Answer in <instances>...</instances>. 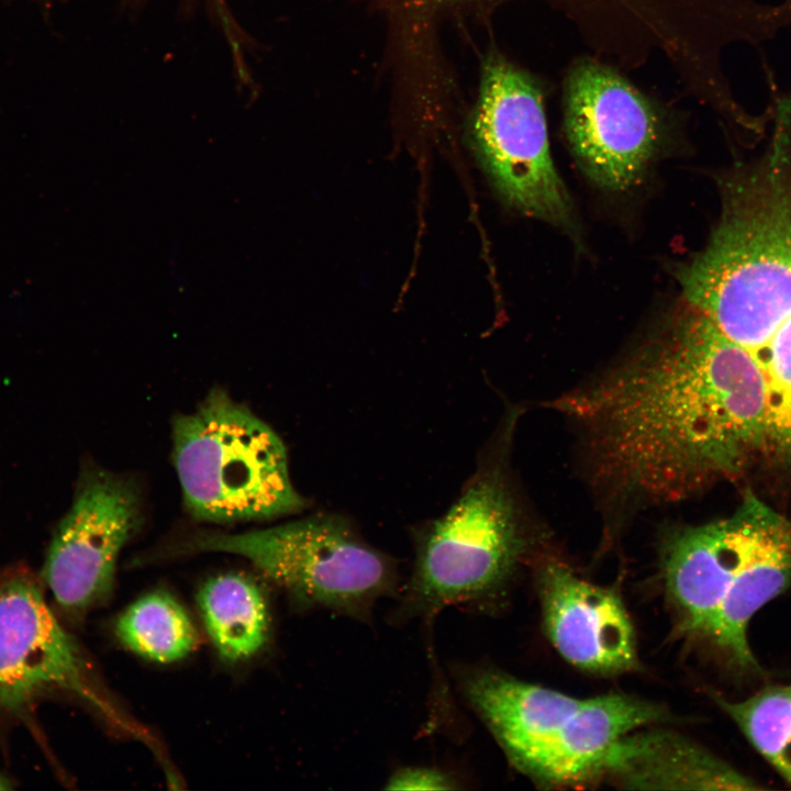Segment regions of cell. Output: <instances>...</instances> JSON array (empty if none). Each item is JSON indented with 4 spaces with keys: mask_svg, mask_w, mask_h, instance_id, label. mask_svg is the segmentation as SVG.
Wrapping results in <instances>:
<instances>
[{
    "mask_svg": "<svg viewBox=\"0 0 791 791\" xmlns=\"http://www.w3.org/2000/svg\"><path fill=\"white\" fill-rule=\"evenodd\" d=\"M553 408L577 424L594 483L620 504L679 501L767 448L760 369L683 299L622 360Z\"/></svg>",
    "mask_w": 791,
    "mask_h": 791,
    "instance_id": "cell-1",
    "label": "cell"
},
{
    "mask_svg": "<svg viewBox=\"0 0 791 791\" xmlns=\"http://www.w3.org/2000/svg\"><path fill=\"white\" fill-rule=\"evenodd\" d=\"M706 246L676 270L682 299L740 346L791 314V99L777 104L765 156L727 176Z\"/></svg>",
    "mask_w": 791,
    "mask_h": 791,
    "instance_id": "cell-2",
    "label": "cell"
},
{
    "mask_svg": "<svg viewBox=\"0 0 791 791\" xmlns=\"http://www.w3.org/2000/svg\"><path fill=\"white\" fill-rule=\"evenodd\" d=\"M662 570L681 627L739 679L765 680L749 625L791 587V522L748 492L729 516L669 536Z\"/></svg>",
    "mask_w": 791,
    "mask_h": 791,
    "instance_id": "cell-3",
    "label": "cell"
},
{
    "mask_svg": "<svg viewBox=\"0 0 791 791\" xmlns=\"http://www.w3.org/2000/svg\"><path fill=\"white\" fill-rule=\"evenodd\" d=\"M172 442L185 504L198 520H266L305 505L291 482L281 438L221 389L176 417Z\"/></svg>",
    "mask_w": 791,
    "mask_h": 791,
    "instance_id": "cell-4",
    "label": "cell"
},
{
    "mask_svg": "<svg viewBox=\"0 0 791 791\" xmlns=\"http://www.w3.org/2000/svg\"><path fill=\"white\" fill-rule=\"evenodd\" d=\"M188 546L242 556L301 605L357 619L396 590L393 562L335 514L236 534L202 532Z\"/></svg>",
    "mask_w": 791,
    "mask_h": 791,
    "instance_id": "cell-5",
    "label": "cell"
},
{
    "mask_svg": "<svg viewBox=\"0 0 791 791\" xmlns=\"http://www.w3.org/2000/svg\"><path fill=\"white\" fill-rule=\"evenodd\" d=\"M523 536L501 466L484 461L449 510L417 536L402 614L430 616L487 598L516 565Z\"/></svg>",
    "mask_w": 791,
    "mask_h": 791,
    "instance_id": "cell-6",
    "label": "cell"
},
{
    "mask_svg": "<svg viewBox=\"0 0 791 791\" xmlns=\"http://www.w3.org/2000/svg\"><path fill=\"white\" fill-rule=\"evenodd\" d=\"M470 135L478 160L510 205L570 225V200L550 155L544 93L531 74L501 55L488 57Z\"/></svg>",
    "mask_w": 791,
    "mask_h": 791,
    "instance_id": "cell-7",
    "label": "cell"
},
{
    "mask_svg": "<svg viewBox=\"0 0 791 791\" xmlns=\"http://www.w3.org/2000/svg\"><path fill=\"white\" fill-rule=\"evenodd\" d=\"M52 694L70 695L120 729L143 736L109 700L35 576L11 568L0 573V716H18Z\"/></svg>",
    "mask_w": 791,
    "mask_h": 791,
    "instance_id": "cell-8",
    "label": "cell"
},
{
    "mask_svg": "<svg viewBox=\"0 0 791 791\" xmlns=\"http://www.w3.org/2000/svg\"><path fill=\"white\" fill-rule=\"evenodd\" d=\"M564 131L589 178L609 191L636 185L664 137L660 109L614 66L582 57L562 89Z\"/></svg>",
    "mask_w": 791,
    "mask_h": 791,
    "instance_id": "cell-9",
    "label": "cell"
},
{
    "mask_svg": "<svg viewBox=\"0 0 791 791\" xmlns=\"http://www.w3.org/2000/svg\"><path fill=\"white\" fill-rule=\"evenodd\" d=\"M138 523V493L130 481L96 468L81 475L42 569L62 611L78 619L109 597L119 555Z\"/></svg>",
    "mask_w": 791,
    "mask_h": 791,
    "instance_id": "cell-10",
    "label": "cell"
},
{
    "mask_svg": "<svg viewBox=\"0 0 791 791\" xmlns=\"http://www.w3.org/2000/svg\"><path fill=\"white\" fill-rule=\"evenodd\" d=\"M537 579L546 634L566 660L601 673L636 667L633 624L614 591L581 579L557 561L545 564Z\"/></svg>",
    "mask_w": 791,
    "mask_h": 791,
    "instance_id": "cell-11",
    "label": "cell"
},
{
    "mask_svg": "<svg viewBox=\"0 0 791 791\" xmlns=\"http://www.w3.org/2000/svg\"><path fill=\"white\" fill-rule=\"evenodd\" d=\"M624 788L653 790H760L758 780L690 738L667 731L628 733L595 767Z\"/></svg>",
    "mask_w": 791,
    "mask_h": 791,
    "instance_id": "cell-12",
    "label": "cell"
},
{
    "mask_svg": "<svg viewBox=\"0 0 791 791\" xmlns=\"http://www.w3.org/2000/svg\"><path fill=\"white\" fill-rule=\"evenodd\" d=\"M662 717L659 706L630 695L586 699L558 738L525 775L545 784L590 779L598 764L621 737Z\"/></svg>",
    "mask_w": 791,
    "mask_h": 791,
    "instance_id": "cell-13",
    "label": "cell"
},
{
    "mask_svg": "<svg viewBox=\"0 0 791 791\" xmlns=\"http://www.w3.org/2000/svg\"><path fill=\"white\" fill-rule=\"evenodd\" d=\"M197 600L205 630L223 658L247 659L266 643L268 606L260 587L247 576L218 575L203 583Z\"/></svg>",
    "mask_w": 791,
    "mask_h": 791,
    "instance_id": "cell-14",
    "label": "cell"
},
{
    "mask_svg": "<svg viewBox=\"0 0 791 791\" xmlns=\"http://www.w3.org/2000/svg\"><path fill=\"white\" fill-rule=\"evenodd\" d=\"M115 632L130 650L159 664L187 657L198 644L188 613L165 591H154L134 601L119 616Z\"/></svg>",
    "mask_w": 791,
    "mask_h": 791,
    "instance_id": "cell-15",
    "label": "cell"
},
{
    "mask_svg": "<svg viewBox=\"0 0 791 791\" xmlns=\"http://www.w3.org/2000/svg\"><path fill=\"white\" fill-rule=\"evenodd\" d=\"M712 697L755 750L791 787V682L764 684L739 700Z\"/></svg>",
    "mask_w": 791,
    "mask_h": 791,
    "instance_id": "cell-16",
    "label": "cell"
},
{
    "mask_svg": "<svg viewBox=\"0 0 791 791\" xmlns=\"http://www.w3.org/2000/svg\"><path fill=\"white\" fill-rule=\"evenodd\" d=\"M387 790H450L455 780L445 772L430 767H403L387 781Z\"/></svg>",
    "mask_w": 791,
    "mask_h": 791,
    "instance_id": "cell-17",
    "label": "cell"
},
{
    "mask_svg": "<svg viewBox=\"0 0 791 791\" xmlns=\"http://www.w3.org/2000/svg\"><path fill=\"white\" fill-rule=\"evenodd\" d=\"M10 788V781L0 773V790H7Z\"/></svg>",
    "mask_w": 791,
    "mask_h": 791,
    "instance_id": "cell-18",
    "label": "cell"
},
{
    "mask_svg": "<svg viewBox=\"0 0 791 791\" xmlns=\"http://www.w3.org/2000/svg\"><path fill=\"white\" fill-rule=\"evenodd\" d=\"M431 1H444V0H431ZM445 1H449V0H445Z\"/></svg>",
    "mask_w": 791,
    "mask_h": 791,
    "instance_id": "cell-19",
    "label": "cell"
},
{
    "mask_svg": "<svg viewBox=\"0 0 791 791\" xmlns=\"http://www.w3.org/2000/svg\"><path fill=\"white\" fill-rule=\"evenodd\" d=\"M36 1H43V2H44V1H46V0H36Z\"/></svg>",
    "mask_w": 791,
    "mask_h": 791,
    "instance_id": "cell-20",
    "label": "cell"
}]
</instances>
